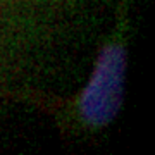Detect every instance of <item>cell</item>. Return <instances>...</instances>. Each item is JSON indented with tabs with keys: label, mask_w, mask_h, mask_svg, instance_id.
Segmentation results:
<instances>
[{
	"label": "cell",
	"mask_w": 155,
	"mask_h": 155,
	"mask_svg": "<svg viewBox=\"0 0 155 155\" xmlns=\"http://www.w3.org/2000/svg\"><path fill=\"white\" fill-rule=\"evenodd\" d=\"M124 54L112 47L105 50L95 69L93 79L81 98V110L93 124H104L116 116L122 100Z\"/></svg>",
	"instance_id": "cell-1"
}]
</instances>
